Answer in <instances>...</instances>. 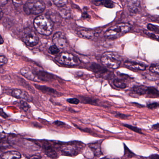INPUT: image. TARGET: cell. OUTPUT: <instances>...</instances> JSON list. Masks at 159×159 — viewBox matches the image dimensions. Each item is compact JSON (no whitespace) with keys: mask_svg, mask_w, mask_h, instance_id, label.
<instances>
[{"mask_svg":"<svg viewBox=\"0 0 159 159\" xmlns=\"http://www.w3.org/2000/svg\"><path fill=\"white\" fill-rule=\"evenodd\" d=\"M55 4L58 7H63L67 3L68 0H53Z\"/></svg>","mask_w":159,"mask_h":159,"instance_id":"24","label":"cell"},{"mask_svg":"<svg viewBox=\"0 0 159 159\" xmlns=\"http://www.w3.org/2000/svg\"><path fill=\"white\" fill-rule=\"evenodd\" d=\"M22 40L28 46H35L39 42V38L35 32L30 29H26L22 33Z\"/></svg>","mask_w":159,"mask_h":159,"instance_id":"6","label":"cell"},{"mask_svg":"<svg viewBox=\"0 0 159 159\" xmlns=\"http://www.w3.org/2000/svg\"><path fill=\"white\" fill-rule=\"evenodd\" d=\"M101 159H113L108 158H102Z\"/></svg>","mask_w":159,"mask_h":159,"instance_id":"43","label":"cell"},{"mask_svg":"<svg viewBox=\"0 0 159 159\" xmlns=\"http://www.w3.org/2000/svg\"><path fill=\"white\" fill-rule=\"evenodd\" d=\"M81 143L77 142H73L69 144L63 146L61 148L62 152L63 155L68 156H75L78 154L81 147Z\"/></svg>","mask_w":159,"mask_h":159,"instance_id":"7","label":"cell"},{"mask_svg":"<svg viewBox=\"0 0 159 159\" xmlns=\"http://www.w3.org/2000/svg\"><path fill=\"white\" fill-rule=\"evenodd\" d=\"M114 85L119 89H126L127 87V83L124 82L122 79H115L114 81Z\"/></svg>","mask_w":159,"mask_h":159,"instance_id":"20","label":"cell"},{"mask_svg":"<svg viewBox=\"0 0 159 159\" xmlns=\"http://www.w3.org/2000/svg\"><path fill=\"white\" fill-rule=\"evenodd\" d=\"M147 87L144 86H136L133 89V93L137 95H143L146 94Z\"/></svg>","mask_w":159,"mask_h":159,"instance_id":"17","label":"cell"},{"mask_svg":"<svg viewBox=\"0 0 159 159\" xmlns=\"http://www.w3.org/2000/svg\"><path fill=\"white\" fill-rule=\"evenodd\" d=\"M128 6L129 10L133 13H137L141 7L140 0H128Z\"/></svg>","mask_w":159,"mask_h":159,"instance_id":"13","label":"cell"},{"mask_svg":"<svg viewBox=\"0 0 159 159\" xmlns=\"http://www.w3.org/2000/svg\"><path fill=\"white\" fill-rule=\"evenodd\" d=\"M4 43V40L2 37V35L0 34V45Z\"/></svg>","mask_w":159,"mask_h":159,"instance_id":"41","label":"cell"},{"mask_svg":"<svg viewBox=\"0 0 159 159\" xmlns=\"http://www.w3.org/2000/svg\"><path fill=\"white\" fill-rule=\"evenodd\" d=\"M7 59L4 56H0V68L7 64Z\"/></svg>","mask_w":159,"mask_h":159,"instance_id":"28","label":"cell"},{"mask_svg":"<svg viewBox=\"0 0 159 159\" xmlns=\"http://www.w3.org/2000/svg\"><path fill=\"white\" fill-rule=\"evenodd\" d=\"M153 128L154 129H155L158 130L159 123H157V124H156V125H154V126H153Z\"/></svg>","mask_w":159,"mask_h":159,"instance_id":"39","label":"cell"},{"mask_svg":"<svg viewBox=\"0 0 159 159\" xmlns=\"http://www.w3.org/2000/svg\"><path fill=\"white\" fill-rule=\"evenodd\" d=\"M30 159H41V157L39 155H34L30 157Z\"/></svg>","mask_w":159,"mask_h":159,"instance_id":"36","label":"cell"},{"mask_svg":"<svg viewBox=\"0 0 159 159\" xmlns=\"http://www.w3.org/2000/svg\"><path fill=\"white\" fill-rule=\"evenodd\" d=\"M42 89H43L42 90H45V91L46 92H49V93H53V94H55V93H56V91L53 89L47 88L46 87H44V88H42Z\"/></svg>","mask_w":159,"mask_h":159,"instance_id":"31","label":"cell"},{"mask_svg":"<svg viewBox=\"0 0 159 159\" xmlns=\"http://www.w3.org/2000/svg\"><path fill=\"white\" fill-rule=\"evenodd\" d=\"M93 3L95 5L104 6L108 8H113L115 6L114 2L111 0H95Z\"/></svg>","mask_w":159,"mask_h":159,"instance_id":"16","label":"cell"},{"mask_svg":"<svg viewBox=\"0 0 159 159\" xmlns=\"http://www.w3.org/2000/svg\"><path fill=\"white\" fill-rule=\"evenodd\" d=\"M146 95L148 97L155 98L159 97V91L156 88L154 87H147V90Z\"/></svg>","mask_w":159,"mask_h":159,"instance_id":"18","label":"cell"},{"mask_svg":"<svg viewBox=\"0 0 159 159\" xmlns=\"http://www.w3.org/2000/svg\"><path fill=\"white\" fill-rule=\"evenodd\" d=\"M145 33L147 34L148 36H150L151 38H153V39H156L157 40H158V35L157 36L156 34H154L153 33H150L148 32H145Z\"/></svg>","mask_w":159,"mask_h":159,"instance_id":"33","label":"cell"},{"mask_svg":"<svg viewBox=\"0 0 159 159\" xmlns=\"http://www.w3.org/2000/svg\"><path fill=\"white\" fill-rule=\"evenodd\" d=\"M60 14L62 16L63 18H69L70 17L71 13H70V10L68 8H63L61 10H60Z\"/></svg>","mask_w":159,"mask_h":159,"instance_id":"23","label":"cell"},{"mask_svg":"<svg viewBox=\"0 0 159 159\" xmlns=\"http://www.w3.org/2000/svg\"><path fill=\"white\" fill-rule=\"evenodd\" d=\"M54 123H55L56 125H58V126H62V125H64V124H65L64 123H63V122L60 121H55Z\"/></svg>","mask_w":159,"mask_h":159,"instance_id":"37","label":"cell"},{"mask_svg":"<svg viewBox=\"0 0 159 159\" xmlns=\"http://www.w3.org/2000/svg\"><path fill=\"white\" fill-rule=\"evenodd\" d=\"M53 43L59 49H64L68 46V42L64 34L60 32L56 33L53 35Z\"/></svg>","mask_w":159,"mask_h":159,"instance_id":"8","label":"cell"},{"mask_svg":"<svg viewBox=\"0 0 159 159\" xmlns=\"http://www.w3.org/2000/svg\"><path fill=\"white\" fill-rule=\"evenodd\" d=\"M67 102L72 104L77 105L79 103V100L77 98H70L67 99Z\"/></svg>","mask_w":159,"mask_h":159,"instance_id":"29","label":"cell"},{"mask_svg":"<svg viewBox=\"0 0 159 159\" xmlns=\"http://www.w3.org/2000/svg\"><path fill=\"white\" fill-rule=\"evenodd\" d=\"M159 69L158 63H154V64H151L150 68H149V70L153 73H156L158 75L159 73Z\"/></svg>","mask_w":159,"mask_h":159,"instance_id":"22","label":"cell"},{"mask_svg":"<svg viewBox=\"0 0 159 159\" xmlns=\"http://www.w3.org/2000/svg\"><path fill=\"white\" fill-rule=\"evenodd\" d=\"M150 158L152 159H159V156L157 155H152L150 156Z\"/></svg>","mask_w":159,"mask_h":159,"instance_id":"38","label":"cell"},{"mask_svg":"<svg viewBox=\"0 0 159 159\" xmlns=\"http://www.w3.org/2000/svg\"><path fill=\"white\" fill-rule=\"evenodd\" d=\"M147 29L151 31L155 32L157 34L159 33V29L158 26H155L153 24H149L147 25Z\"/></svg>","mask_w":159,"mask_h":159,"instance_id":"27","label":"cell"},{"mask_svg":"<svg viewBox=\"0 0 159 159\" xmlns=\"http://www.w3.org/2000/svg\"><path fill=\"white\" fill-rule=\"evenodd\" d=\"M131 26L127 23H122L111 27L105 34V37L108 39H117L130 31Z\"/></svg>","mask_w":159,"mask_h":159,"instance_id":"2","label":"cell"},{"mask_svg":"<svg viewBox=\"0 0 159 159\" xmlns=\"http://www.w3.org/2000/svg\"><path fill=\"white\" fill-rule=\"evenodd\" d=\"M124 126L125 127H127L128 129L133 131L135 132L138 133L140 134H143V133L142 132V130L137 127H134V126H131V125H128V124H124Z\"/></svg>","mask_w":159,"mask_h":159,"instance_id":"26","label":"cell"},{"mask_svg":"<svg viewBox=\"0 0 159 159\" xmlns=\"http://www.w3.org/2000/svg\"><path fill=\"white\" fill-rule=\"evenodd\" d=\"M3 16V13L2 10L0 8V20H1Z\"/></svg>","mask_w":159,"mask_h":159,"instance_id":"40","label":"cell"},{"mask_svg":"<svg viewBox=\"0 0 159 159\" xmlns=\"http://www.w3.org/2000/svg\"><path fill=\"white\" fill-rule=\"evenodd\" d=\"M59 49L55 45L51 46L49 48V52L51 55H55L59 52Z\"/></svg>","mask_w":159,"mask_h":159,"instance_id":"25","label":"cell"},{"mask_svg":"<svg viewBox=\"0 0 159 159\" xmlns=\"http://www.w3.org/2000/svg\"><path fill=\"white\" fill-rule=\"evenodd\" d=\"M124 64L128 68L136 70L144 71L146 69L147 67L145 64L135 61H127Z\"/></svg>","mask_w":159,"mask_h":159,"instance_id":"11","label":"cell"},{"mask_svg":"<svg viewBox=\"0 0 159 159\" xmlns=\"http://www.w3.org/2000/svg\"><path fill=\"white\" fill-rule=\"evenodd\" d=\"M91 69L92 70L97 73H103L107 71L106 70L100 66L99 64H95V63L91 65Z\"/></svg>","mask_w":159,"mask_h":159,"instance_id":"21","label":"cell"},{"mask_svg":"<svg viewBox=\"0 0 159 159\" xmlns=\"http://www.w3.org/2000/svg\"><path fill=\"white\" fill-rule=\"evenodd\" d=\"M117 116L118 117H119L120 118L122 119L126 118L128 117V116H127V115L121 114H117Z\"/></svg>","mask_w":159,"mask_h":159,"instance_id":"35","label":"cell"},{"mask_svg":"<svg viewBox=\"0 0 159 159\" xmlns=\"http://www.w3.org/2000/svg\"><path fill=\"white\" fill-rule=\"evenodd\" d=\"M21 156L20 153L16 151H9L6 152L2 155V159H21Z\"/></svg>","mask_w":159,"mask_h":159,"instance_id":"15","label":"cell"},{"mask_svg":"<svg viewBox=\"0 0 159 159\" xmlns=\"http://www.w3.org/2000/svg\"><path fill=\"white\" fill-rule=\"evenodd\" d=\"M79 34L80 36L84 37V38H87V39H91L96 35V33L92 31L85 30H82L80 31Z\"/></svg>","mask_w":159,"mask_h":159,"instance_id":"19","label":"cell"},{"mask_svg":"<svg viewBox=\"0 0 159 159\" xmlns=\"http://www.w3.org/2000/svg\"><path fill=\"white\" fill-rule=\"evenodd\" d=\"M122 59L116 53L107 52L102 56L101 61L103 65L109 69H117L121 64Z\"/></svg>","mask_w":159,"mask_h":159,"instance_id":"3","label":"cell"},{"mask_svg":"<svg viewBox=\"0 0 159 159\" xmlns=\"http://www.w3.org/2000/svg\"><path fill=\"white\" fill-rule=\"evenodd\" d=\"M9 0H0V6L5 5L8 2Z\"/></svg>","mask_w":159,"mask_h":159,"instance_id":"34","label":"cell"},{"mask_svg":"<svg viewBox=\"0 0 159 159\" xmlns=\"http://www.w3.org/2000/svg\"><path fill=\"white\" fill-rule=\"evenodd\" d=\"M90 149L93 152L94 156L96 157H100L102 155L101 150V143L100 142L91 143L89 144Z\"/></svg>","mask_w":159,"mask_h":159,"instance_id":"14","label":"cell"},{"mask_svg":"<svg viewBox=\"0 0 159 159\" xmlns=\"http://www.w3.org/2000/svg\"><path fill=\"white\" fill-rule=\"evenodd\" d=\"M21 73L25 78L35 81H39V78L28 68H23L21 70Z\"/></svg>","mask_w":159,"mask_h":159,"instance_id":"12","label":"cell"},{"mask_svg":"<svg viewBox=\"0 0 159 159\" xmlns=\"http://www.w3.org/2000/svg\"><path fill=\"white\" fill-rule=\"evenodd\" d=\"M56 60L60 64L67 66H77L80 64V61L78 58L67 52L60 54L56 57Z\"/></svg>","mask_w":159,"mask_h":159,"instance_id":"5","label":"cell"},{"mask_svg":"<svg viewBox=\"0 0 159 159\" xmlns=\"http://www.w3.org/2000/svg\"><path fill=\"white\" fill-rule=\"evenodd\" d=\"M12 95L17 99H22L28 102L32 101V98L27 92L22 90L16 89L12 92Z\"/></svg>","mask_w":159,"mask_h":159,"instance_id":"9","label":"cell"},{"mask_svg":"<svg viewBox=\"0 0 159 159\" xmlns=\"http://www.w3.org/2000/svg\"><path fill=\"white\" fill-rule=\"evenodd\" d=\"M45 5L41 0H30L24 5V12L27 15H38L44 12Z\"/></svg>","mask_w":159,"mask_h":159,"instance_id":"4","label":"cell"},{"mask_svg":"<svg viewBox=\"0 0 159 159\" xmlns=\"http://www.w3.org/2000/svg\"><path fill=\"white\" fill-rule=\"evenodd\" d=\"M159 106V103L157 102H154L152 103L147 104V107L148 108L151 109H155V108H157Z\"/></svg>","mask_w":159,"mask_h":159,"instance_id":"30","label":"cell"},{"mask_svg":"<svg viewBox=\"0 0 159 159\" xmlns=\"http://www.w3.org/2000/svg\"><path fill=\"white\" fill-rule=\"evenodd\" d=\"M43 149L45 154L50 158L55 159L58 157L57 153L52 146L48 143H45L43 145Z\"/></svg>","mask_w":159,"mask_h":159,"instance_id":"10","label":"cell"},{"mask_svg":"<svg viewBox=\"0 0 159 159\" xmlns=\"http://www.w3.org/2000/svg\"><path fill=\"white\" fill-rule=\"evenodd\" d=\"M34 25L37 31L43 35H49L53 31V21L45 16L37 17L34 21Z\"/></svg>","mask_w":159,"mask_h":159,"instance_id":"1","label":"cell"},{"mask_svg":"<svg viewBox=\"0 0 159 159\" xmlns=\"http://www.w3.org/2000/svg\"><path fill=\"white\" fill-rule=\"evenodd\" d=\"M2 136L1 135V134H0V141H1V140L2 139Z\"/></svg>","mask_w":159,"mask_h":159,"instance_id":"42","label":"cell"},{"mask_svg":"<svg viewBox=\"0 0 159 159\" xmlns=\"http://www.w3.org/2000/svg\"><path fill=\"white\" fill-rule=\"evenodd\" d=\"M23 0H13V4L16 7L20 6L23 2Z\"/></svg>","mask_w":159,"mask_h":159,"instance_id":"32","label":"cell"}]
</instances>
